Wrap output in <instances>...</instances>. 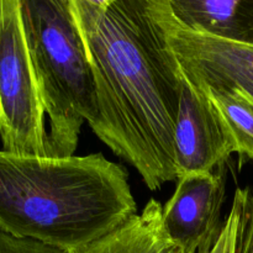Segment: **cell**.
I'll use <instances>...</instances> for the list:
<instances>
[{"label": "cell", "instance_id": "6da1fadb", "mask_svg": "<svg viewBox=\"0 0 253 253\" xmlns=\"http://www.w3.org/2000/svg\"><path fill=\"white\" fill-rule=\"evenodd\" d=\"M95 84L90 126L152 192L177 180L182 72L148 0H71Z\"/></svg>", "mask_w": 253, "mask_h": 253}, {"label": "cell", "instance_id": "7a4b0ae2", "mask_svg": "<svg viewBox=\"0 0 253 253\" xmlns=\"http://www.w3.org/2000/svg\"><path fill=\"white\" fill-rule=\"evenodd\" d=\"M137 215L128 173L103 153L53 158L0 148V230L73 251Z\"/></svg>", "mask_w": 253, "mask_h": 253}, {"label": "cell", "instance_id": "3957f363", "mask_svg": "<svg viewBox=\"0 0 253 253\" xmlns=\"http://www.w3.org/2000/svg\"><path fill=\"white\" fill-rule=\"evenodd\" d=\"M35 77L48 119V156H73L98 119L95 84L71 0H21Z\"/></svg>", "mask_w": 253, "mask_h": 253}, {"label": "cell", "instance_id": "277c9868", "mask_svg": "<svg viewBox=\"0 0 253 253\" xmlns=\"http://www.w3.org/2000/svg\"><path fill=\"white\" fill-rule=\"evenodd\" d=\"M32 66L21 0H0V142L21 156H48V131Z\"/></svg>", "mask_w": 253, "mask_h": 253}, {"label": "cell", "instance_id": "5b68a950", "mask_svg": "<svg viewBox=\"0 0 253 253\" xmlns=\"http://www.w3.org/2000/svg\"><path fill=\"white\" fill-rule=\"evenodd\" d=\"M148 6L188 81L237 94L253 106V47L187 29L173 16L167 0H148Z\"/></svg>", "mask_w": 253, "mask_h": 253}, {"label": "cell", "instance_id": "8992f818", "mask_svg": "<svg viewBox=\"0 0 253 253\" xmlns=\"http://www.w3.org/2000/svg\"><path fill=\"white\" fill-rule=\"evenodd\" d=\"M225 194V166L178 178L174 193L162 209V230L168 241L187 253L214 246L224 227Z\"/></svg>", "mask_w": 253, "mask_h": 253}, {"label": "cell", "instance_id": "52a82bcc", "mask_svg": "<svg viewBox=\"0 0 253 253\" xmlns=\"http://www.w3.org/2000/svg\"><path fill=\"white\" fill-rule=\"evenodd\" d=\"M232 153L234 147L216 109L207 94L182 73L174 128L177 179L194 173L214 172L226 166Z\"/></svg>", "mask_w": 253, "mask_h": 253}, {"label": "cell", "instance_id": "ba28073f", "mask_svg": "<svg viewBox=\"0 0 253 253\" xmlns=\"http://www.w3.org/2000/svg\"><path fill=\"white\" fill-rule=\"evenodd\" d=\"M173 16L192 31L253 47V0H167Z\"/></svg>", "mask_w": 253, "mask_h": 253}, {"label": "cell", "instance_id": "9c48e42d", "mask_svg": "<svg viewBox=\"0 0 253 253\" xmlns=\"http://www.w3.org/2000/svg\"><path fill=\"white\" fill-rule=\"evenodd\" d=\"M162 204L151 199L141 214L103 239L69 253H161L168 242L162 230Z\"/></svg>", "mask_w": 253, "mask_h": 253}, {"label": "cell", "instance_id": "30bf717a", "mask_svg": "<svg viewBox=\"0 0 253 253\" xmlns=\"http://www.w3.org/2000/svg\"><path fill=\"white\" fill-rule=\"evenodd\" d=\"M198 88L207 94L216 109L232 143L234 152L239 155L240 165L244 161L253 162V106L237 94L202 86Z\"/></svg>", "mask_w": 253, "mask_h": 253}, {"label": "cell", "instance_id": "8fae6325", "mask_svg": "<svg viewBox=\"0 0 253 253\" xmlns=\"http://www.w3.org/2000/svg\"><path fill=\"white\" fill-rule=\"evenodd\" d=\"M242 202L239 189H236L232 200L231 209L224 221V227L220 234L219 239L214 246L208 250H203L197 253H235V246L237 241V234L240 229V220H241Z\"/></svg>", "mask_w": 253, "mask_h": 253}, {"label": "cell", "instance_id": "7c38bea8", "mask_svg": "<svg viewBox=\"0 0 253 253\" xmlns=\"http://www.w3.org/2000/svg\"><path fill=\"white\" fill-rule=\"evenodd\" d=\"M237 189L241 195L242 210L235 253H253V193L249 187Z\"/></svg>", "mask_w": 253, "mask_h": 253}, {"label": "cell", "instance_id": "4fadbf2b", "mask_svg": "<svg viewBox=\"0 0 253 253\" xmlns=\"http://www.w3.org/2000/svg\"><path fill=\"white\" fill-rule=\"evenodd\" d=\"M0 253H69L58 247L29 239H19L0 230Z\"/></svg>", "mask_w": 253, "mask_h": 253}, {"label": "cell", "instance_id": "5bb4252c", "mask_svg": "<svg viewBox=\"0 0 253 253\" xmlns=\"http://www.w3.org/2000/svg\"><path fill=\"white\" fill-rule=\"evenodd\" d=\"M161 253H187V252H185L182 247L177 246V245L168 241L167 244H166V246L163 247V250L161 251Z\"/></svg>", "mask_w": 253, "mask_h": 253}]
</instances>
